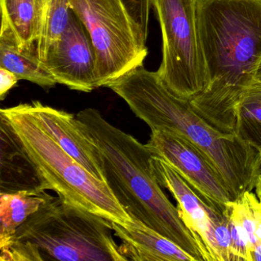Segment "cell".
I'll list each match as a JSON object with an SVG mask.
<instances>
[{"label":"cell","instance_id":"obj_11","mask_svg":"<svg viewBox=\"0 0 261 261\" xmlns=\"http://www.w3.org/2000/svg\"><path fill=\"white\" fill-rule=\"evenodd\" d=\"M28 108L39 125L64 150L96 178L105 181L98 149L77 117L39 101L28 103Z\"/></svg>","mask_w":261,"mask_h":261},{"label":"cell","instance_id":"obj_13","mask_svg":"<svg viewBox=\"0 0 261 261\" xmlns=\"http://www.w3.org/2000/svg\"><path fill=\"white\" fill-rule=\"evenodd\" d=\"M1 173L0 193L45 191L34 163L8 120L0 115Z\"/></svg>","mask_w":261,"mask_h":261},{"label":"cell","instance_id":"obj_25","mask_svg":"<svg viewBox=\"0 0 261 261\" xmlns=\"http://www.w3.org/2000/svg\"><path fill=\"white\" fill-rule=\"evenodd\" d=\"M256 196L258 197V198H259V200L261 201V195H256Z\"/></svg>","mask_w":261,"mask_h":261},{"label":"cell","instance_id":"obj_23","mask_svg":"<svg viewBox=\"0 0 261 261\" xmlns=\"http://www.w3.org/2000/svg\"><path fill=\"white\" fill-rule=\"evenodd\" d=\"M255 190H256V195H261V175H259L257 180H256V185H255Z\"/></svg>","mask_w":261,"mask_h":261},{"label":"cell","instance_id":"obj_14","mask_svg":"<svg viewBox=\"0 0 261 261\" xmlns=\"http://www.w3.org/2000/svg\"><path fill=\"white\" fill-rule=\"evenodd\" d=\"M50 0H1V30H9L22 51H36L44 16Z\"/></svg>","mask_w":261,"mask_h":261},{"label":"cell","instance_id":"obj_15","mask_svg":"<svg viewBox=\"0 0 261 261\" xmlns=\"http://www.w3.org/2000/svg\"><path fill=\"white\" fill-rule=\"evenodd\" d=\"M0 68L14 73L19 80L29 81L42 88H53L58 84L36 51H22L9 30L0 32Z\"/></svg>","mask_w":261,"mask_h":261},{"label":"cell","instance_id":"obj_12","mask_svg":"<svg viewBox=\"0 0 261 261\" xmlns=\"http://www.w3.org/2000/svg\"><path fill=\"white\" fill-rule=\"evenodd\" d=\"M111 222L114 235L121 241L120 252L126 260L195 261L176 244L137 220L126 226Z\"/></svg>","mask_w":261,"mask_h":261},{"label":"cell","instance_id":"obj_8","mask_svg":"<svg viewBox=\"0 0 261 261\" xmlns=\"http://www.w3.org/2000/svg\"><path fill=\"white\" fill-rule=\"evenodd\" d=\"M150 164L160 186L169 190L176 201L181 221L199 243L207 261H231V241L224 211L201 199L163 159L152 155Z\"/></svg>","mask_w":261,"mask_h":261},{"label":"cell","instance_id":"obj_6","mask_svg":"<svg viewBox=\"0 0 261 261\" xmlns=\"http://www.w3.org/2000/svg\"><path fill=\"white\" fill-rule=\"evenodd\" d=\"M70 8L92 42L97 88L143 65L147 40L123 0H70Z\"/></svg>","mask_w":261,"mask_h":261},{"label":"cell","instance_id":"obj_7","mask_svg":"<svg viewBox=\"0 0 261 261\" xmlns=\"http://www.w3.org/2000/svg\"><path fill=\"white\" fill-rule=\"evenodd\" d=\"M160 22L163 59L157 73L169 90L185 100L207 82L197 25V0H150Z\"/></svg>","mask_w":261,"mask_h":261},{"label":"cell","instance_id":"obj_1","mask_svg":"<svg viewBox=\"0 0 261 261\" xmlns=\"http://www.w3.org/2000/svg\"><path fill=\"white\" fill-rule=\"evenodd\" d=\"M197 25L207 82L189 103L214 127L235 134L237 108L261 59V0H197Z\"/></svg>","mask_w":261,"mask_h":261},{"label":"cell","instance_id":"obj_18","mask_svg":"<svg viewBox=\"0 0 261 261\" xmlns=\"http://www.w3.org/2000/svg\"><path fill=\"white\" fill-rule=\"evenodd\" d=\"M71 11L70 0H50L48 3L36 43V54L44 63L66 28Z\"/></svg>","mask_w":261,"mask_h":261},{"label":"cell","instance_id":"obj_19","mask_svg":"<svg viewBox=\"0 0 261 261\" xmlns=\"http://www.w3.org/2000/svg\"><path fill=\"white\" fill-rule=\"evenodd\" d=\"M233 201L227 203L224 210V213L228 220L232 257L233 261H252L251 247L248 234L235 210Z\"/></svg>","mask_w":261,"mask_h":261},{"label":"cell","instance_id":"obj_22","mask_svg":"<svg viewBox=\"0 0 261 261\" xmlns=\"http://www.w3.org/2000/svg\"><path fill=\"white\" fill-rule=\"evenodd\" d=\"M254 81L255 82H258V83L261 84V59L260 61H259V64H258L256 72H255Z\"/></svg>","mask_w":261,"mask_h":261},{"label":"cell","instance_id":"obj_5","mask_svg":"<svg viewBox=\"0 0 261 261\" xmlns=\"http://www.w3.org/2000/svg\"><path fill=\"white\" fill-rule=\"evenodd\" d=\"M0 115L13 126L45 189L122 225L133 221L107 183L88 172L47 134L28 103L1 109Z\"/></svg>","mask_w":261,"mask_h":261},{"label":"cell","instance_id":"obj_9","mask_svg":"<svg viewBox=\"0 0 261 261\" xmlns=\"http://www.w3.org/2000/svg\"><path fill=\"white\" fill-rule=\"evenodd\" d=\"M146 146L170 165L201 199L224 212L237 199L215 166L195 146L168 131L152 129Z\"/></svg>","mask_w":261,"mask_h":261},{"label":"cell","instance_id":"obj_2","mask_svg":"<svg viewBox=\"0 0 261 261\" xmlns=\"http://www.w3.org/2000/svg\"><path fill=\"white\" fill-rule=\"evenodd\" d=\"M106 88L127 103L152 129L173 133L192 143L215 166L237 198L251 192L259 176V152L236 134L214 127L191 106L174 94L157 71L137 67Z\"/></svg>","mask_w":261,"mask_h":261},{"label":"cell","instance_id":"obj_20","mask_svg":"<svg viewBox=\"0 0 261 261\" xmlns=\"http://www.w3.org/2000/svg\"><path fill=\"white\" fill-rule=\"evenodd\" d=\"M134 22L138 25L147 40L149 30V11L151 6L150 0H123Z\"/></svg>","mask_w":261,"mask_h":261},{"label":"cell","instance_id":"obj_21","mask_svg":"<svg viewBox=\"0 0 261 261\" xmlns=\"http://www.w3.org/2000/svg\"><path fill=\"white\" fill-rule=\"evenodd\" d=\"M0 77H1L0 98L3 100H4L10 90L17 84L19 79L14 73L3 68H0Z\"/></svg>","mask_w":261,"mask_h":261},{"label":"cell","instance_id":"obj_3","mask_svg":"<svg viewBox=\"0 0 261 261\" xmlns=\"http://www.w3.org/2000/svg\"><path fill=\"white\" fill-rule=\"evenodd\" d=\"M76 117L97 146L105 182L125 212L176 244L195 261H207L155 178L147 146L113 126L97 109L86 108Z\"/></svg>","mask_w":261,"mask_h":261},{"label":"cell","instance_id":"obj_24","mask_svg":"<svg viewBox=\"0 0 261 261\" xmlns=\"http://www.w3.org/2000/svg\"><path fill=\"white\" fill-rule=\"evenodd\" d=\"M259 175H261V149L259 152Z\"/></svg>","mask_w":261,"mask_h":261},{"label":"cell","instance_id":"obj_17","mask_svg":"<svg viewBox=\"0 0 261 261\" xmlns=\"http://www.w3.org/2000/svg\"><path fill=\"white\" fill-rule=\"evenodd\" d=\"M235 134L258 152L260 151V83L254 82L241 97L237 108Z\"/></svg>","mask_w":261,"mask_h":261},{"label":"cell","instance_id":"obj_10","mask_svg":"<svg viewBox=\"0 0 261 261\" xmlns=\"http://www.w3.org/2000/svg\"><path fill=\"white\" fill-rule=\"evenodd\" d=\"M45 64L58 84L85 93L97 88L94 46L86 28L72 10L66 28L48 53Z\"/></svg>","mask_w":261,"mask_h":261},{"label":"cell","instance_id":"obj_16","mask_svg":"<svg viewBox=\"0 0 261 261\" xmlns=\"http://www.w3.org/2000/svg\"><path fill=\"white\" fill-rule=\"evenodd\" d=\"M51 196L45 191L0 193V247L7 244L25 220Z\"/></svg>","mask_w":261,"mask_h":261},{"label":"cell","instance_id":"obj_4","mask_svg":"<svg viewBox=\"0 0 261 261\" xmlns=\"http://www.w3.org/2000/svg\"><path fill=\"white\" fill-rule=\"evenodd\" d=\"M112 222L51 196L1 249V261H124Z\"/></svg>","mask_w":261,"mask_h":261}]
</instances>
